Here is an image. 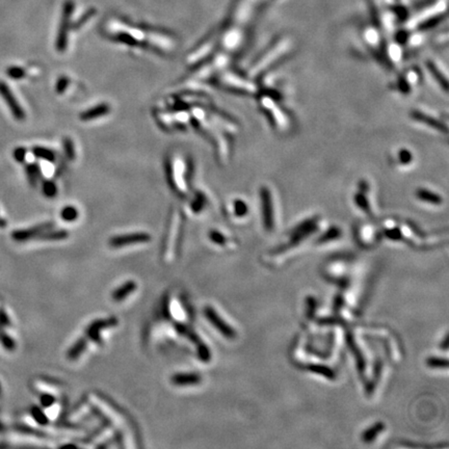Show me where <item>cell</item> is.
Instances as JSON below:
<instances>
[{"label": "cell", "mask_w": 449, "mask_h": 449, "mask_svg": "<svg viewBox=\"0 0 449 449\" xmlns=\"http://www.w3.org/2000/svg\"><path fill=\"white\" fill-rule=\"evenodd\" d=\"M287 51V46L285 44H279L276 47H273L272 49H270L269 51H267L264 56H262V58L256 63V64L253 67V72L254 74H259L261 72L265 71L267 68H269V65H271L273 63H276L280 60V58L282 56L285 54V52Z\"/></svg>", "instance_id": "6da1fadb"}, {"label": "cell", "mask_w": 449, "mask_h": 449, "mask_svg": "<svg viewBox=\"0 0 449 449\" xmlns=\"http://www.w3.org/2000/svg\"><path fill=\"white\" fill-rule=\"evenodd\" d=\"M10 326H12V321L9 319V315L4 307L0 305V345L6 352H14L16 349L14 338L6 332V328Z\"/></svg>", "instance_id": "7a4b0ae2"}, {"label": "cell", "mask_w": 449, "mask_h": 449, "mask_svg": "<svg viewBox=\"0 0 449 449\" xmlns=\"http://www.w3.org/2000/svg\"><path fill=\"white\" fill-rule=\"evenodd\" d=\"M204 315L224 337L228 339H234L236 337V331L233 327L230 326L225 321L222 320V317L217 314V312L212 308V307L206 306L204 309Z\"/></svg>", "instance_id": "3957f363"}, {"label": "cell", "mask_w": 449, "mask_h": 449, "mask_svg": "<svg viewBox=\"0 0 449 449\" xmlns=\"http://www.w3.org/2000/svg\"><path fill=\"white\" fill-rule=\"evenodd\" d=\"M260 100L262 107L268 113V115L273 120V122L277 124V126L281 129H285L288 126V119L280 108V106L276 102H273L271 98L268 96L261 97Z\"/></svg>", "instance_id": "277c9868"}, {"label": "cell", "mask_w": 449, "mask_h": 449, "mask_svg": "<svg viewBox=\"0 0 449 449\" xmlns=\"http://www.w3.org/2000/svg\"><path fill=\"white\" fill-rule=\"evenodd\" d=\"M119 323V320L116 317H109V319H102V320H96L95 321L91 322L90 325L86 327L85 331V337L87 340H92L96 343L101 342V336L100 332L104 328L116 326Z\"/></svg>", "instance_id": "5b68a950"}, {"label": "cell", "mask_w": 449, "mask_h": 449, "mask_svg": "<svg viewBox=\"0 0 449 449\" xmlns=\"http://www.w3.org/2000/svg\"><path fill=\"white\" fill-rule=\"evenodd\" d=\"M0 96L3 98L4 102L8 106L10 113H12V115L14 116V118L16 120H18V121H22V120L25 119V114L23 112V109H22L21 105L17 101L12 90L9 89L8 85L4 81H1V80H0Z\"/></svg>", "instance_id": "8992f818"}, {"label": "cell", "mask_w": 449, "mask_h": 449, "mask_svg": "<svg viewBox=\"0 0 449 449\" xmlns=\"http://www.w3.org/2000/svg\"><path fill=\"white\" fill-rule=\"evenodd\" d=\"M315 230H317V220H316V218H313V220H309V221H306V222L302 223L301 225H299L292 231L291 238L289 240V244L287 246L282 247L280 249V251H277V252H281L283 249H286V248H289V247H293V246L299 245L304 238L311 235L315 231Z\"/></svg>", "instance_id": "52a82bcc"}, {"label": "cell", "mask_w": 449, "mask_h": 449, "mask_svg": "<svg viewBox=\"0 0 449 449\" xmlns=\"http://www.w3.org/2000/svg\"><path fill=\"white\" fill-rule=\"evenodd\" d=\"M151 240V236L147 233H133V234H125L118 235L109 240V246L113 248H121L131 245L146 244Z\"/></svg>", "instance_id": "ba28073f"}, {"label": "cell", "mask_w": 449, "mask_h": 449, "mask_svg": "<svg viewBox=\"0 0 449 449\" xmlns=\"http://www.w3.org/2000/svg\"><path fill=\"white\" fill-rule=\"evenodd\" d=\"M222 82L224 85L229 86L230 89L238 91L240 93L253 94L256 91V86L253 83L237 77V76H234L232 74H227L226 76H224L222 78Z\"/></svg>", "instance_id": "9c48e42d"}, {"label": "cell", "mask_w": 449, "mask_h": 449, "mask_svg": "<svg viewBox=\"0 0 449 449\" xmlns=\"http://www.w3.org/2000/svg\"><path fill=\"white\" fill-rule=\"evenodd\" d=\"M261 204H262V216H263V224L266 230H271L273 228V210H272V200L270 192L267 189H263L261 192Z\"/></svg>", "instance_id": "30bf717a"}, {"label": "cell", "mask_w": 449, "mask_h": 449, "mask_svg": "<svg viewBox=\"0 0 449 449\" xmlns=\"http://www.w3.org/2000/svg\"><path fill=\"white\" fill-rule=\"evenodd\" d=\"M52 227V224H42L40 226L37 227H32V228H28V229H23V230H18V231H14L13 232V238L16 240V242L22 243L25 242V240L31 239V238H37L38 235H40L42 232L46 231V230L50 229Z\"/></svg>", "instance_id": "8fae6325"}, {"label": "cell", "mask_w": 449, "mask_h": 449, "mask_svg": "<svg viewBox=\"0 0 449 449\" xmlns=\"http://www.w3.org/2000/svg\"><path fill=\"white\" fill-rule=\"evenodd\" d=\"M171 382L173 385L186 387V386H195L199 385L202 382V377L195 372H190V374H177L172 377Z\"/></svg>", "instance_id": "7c38bea8"}, {"label": "cell", "mask_w": 449, "mask_h": 449, "mask_svg": "<svg viewBox=\"0 0 449 449\" xmlns=\"http://www.w3.org/2000/svg\"><path fill=\"white\" fill-rule=\"evenodd\" d=\"M137 288L136 282L134 281H128L126 283H124L123 285L120 286L119 288L115 289L112 298L115 302H122L124 301V299H126L128 295H130L133 291H135V289Z\"/></svg>", "instance_id": "4fadbf2b"}, {"label": "cell", "mask_w": 449, "mask_h": 449, "mask_svg": "<svg viewBox=\"0 0 449 449\" xmlns=\"http://www.w3.org/2000/svg\"><path fill=\"white\" fill-rule=\"evenodd\" d=\"M86 346H87V338L86 337L79 338L78 340L76 341L68 350L67 358L71 361L77 360L79 358V356L84 352Z\"/></svg>", "instance_id": "5bb4252c"}, {"label": "cell", "mask_w": 449, "mask_h": 449, "mask_svg": "<svg viewBox=\"0 0 449 449\" xmlns=\"http://www.w3.org/2000/svg\"><path fill=\"white\" fill-rule=\"evenodd\" d=\"M413 118H414L415 120H417V121L421 122V123L429 124V126H432V127H434V128H436V129H438V130H442V129H443L442 123H440L439 120L435 119L434 117H432L431 115L426 114V113H424V112H419V111L415 112V113L413 114Z\"/></svg>", "instance_id": "9a60e30c"}, {"label": "cell", "mask_w": 449, "mask_h": 449, "mask_svg": "<svg viewBox=\"0 0 449 449\" xmlns=\"http://www.w3.org/2000/svg\"><path fill=\"white\" fill-rule=\"evenodd\" d=\"M385 430V424L383 422H378L374 424L368 430H366L362 435V440L365 443H371L376 438Z\"/></svg>", "instance_id": "2e32d148"}, {"label": "cell", "mask_w": 449, "mask_h": 449, "mask_svg": "<svg viewBox=\"0 0 449 449\" xmlns=\"http://www.w3.org/2000/svg\"><path fill=\"white\" fill-rule=\"evenodd\" d=\"M109 112V107L105 104L99 105L95 108L90 109V111H86L85 113L81 114L80 118L83 121H90V120H94L96 118H99L101 116L106 115Z\"/></svg>", "instance_id": "e0dca14e"}, {"label": "cell", "mask_w": 449, "mask_h": 449, "mask_svg": "<svg viewBox=\"0 0 449 449\" xmlns=\"http://www.w3.org/2000/svg\"><path fill=\"white\" fill-rule=\"evenodd\" d=\"M69 236L68 231L64 230H58V231H44L40 235H38V239L42 240H62Z\"/></svg>", "instance_id": "ac0fdd59"}, {"label": "cell", "mask_w": 449, "mask_h": 449, "mask_svg": "<svg viewBox=\"0 0 449 449\" xmlns=\"http://www.w3.org/2000/svg\"><path fill=\"white\" fill-rule=\"evenodd\" d=\"M346 341H347V344H348V346L352 348V350H353V353L355 354V357H356V359H357V362H358V366H359V369H360V371H363L364 370V368H365V362H364V359H363V357H362V354L360 353V350H359V348H357V346H356V343H355V340H354V338H353V336L350 335V334H347L346 335Z\"/></svg>", "instance_id": "d6986e66"}, {"label": "cell", "mask_w": 449, "mask_h": 449, "mask_svg": "<svg viewBox=\"0 0 449 449\" xmlns=\"http://www.w3.org/2000/svg\"><path fill=\"white\" fill-rule=\"evenodd\" d=\"M308 369L314 374H319L328 380H335L336 379V375L333 369H331L330 367L327 366H323V365H315V364H311L308 366Z\"/></svg>", "instance_id": "ffe728a7"}, {"label": "cell", "mask_w": 449, "mask_h": 449, "mask_svg": "<svg viewBox=\"0 0 449 449\" xmlns=\"http://www.w3.org/2000/svg\"><path fill=\"white\" fill-rule=\"evenodd\" d=\"M428 68H429L430 72L435 76L436 79L439 82H441V84L444 87V90L446 91L447 90V78H446V76H444V74L442 73V70L440 69L439 65L434 62H430L428 64Z\"/></svg>", "instance_id": "44dd1931"}, {"label": "cell", "mask_w": 449, "mask_h": 449, "mask_svg": "<svg viewBox=\"0 0 449 449\" xmlns=\"http://www.w3.org/2000/svg\"><path fill=\"white\" fill-rule=\"evenodd\" d=\"M418 198L424 202H428L431 204H440L442 202V199L439 195L434 192H431L430 191H426V190L419 191Z\"/></svg>", "instance_id": "7402d4cb"}, {"label": "cell", "mask_w": 449, "mask_h": 449, "mask_svg": "<svg viewBox=\"0 0 449 449\" xmlns=\"http://www.w3.org/2000/svg\"><path fill=\"white\" fill-rule=\"evenodd\" d=\"M30 414L32 416V418L36 420L37 423L41 424V425H47L49 423V419L47 417V415L44 413V411L40 408V407H32L30 410Z\"/></svg>", "instance_id": "603a6c76"}, {"label": "cell", "mask_w": 449, "mask_h": 449, "mask_svg": "<svg viewBox=\"0 0 449 449\" xmlns=\"http://www.w3.org/2000/svg\"><path fill=\"white\" fill-rule=\"evenodd\" d=\"M426 364H428V366L431 368L446 369L448 367V361H447V359H443V358L430 357L428 360H426Z\"/></svg>", "instance_id": "cb8c5ba5"}, {"label": "cell", "mask_w": 449, "mask_h": 449, "mask_svg": "<svg viewBox=\"0 0 449 449\" xmlns=\"http://www.w3.org/2000/svg\"><path fill=\"white\" fill-rule=\"evenodd\" d=\"M340 235H341L340 230L336 227H333L330 230H327V231L319 239V243L322 244V243H326V242H331V240L338 238Z\"/></svg>", "instance_id": "d4e9b609"}, {"label": "cell", "mask_w": 449, "mask_h": 449, "mask_svg": "<svg viewBox=\"0 0 449 449\" xmlns=\"http://www.w3.org/2000/svg\"><path fill=\"white\" fill-rule=\"evenodd\" d=\"M196 352H198V357L203 362H209L211 359V353L210 349L206 344L201 342L200 344L196 345Z\"/></svg>", "instance_id": "484cf974"}, {"label": "cell", "mask_w": 449, "mask_h": 449, "mask_svg": "<svg viewBox=\"0 0 449 449\" xmlns=\"http://www.w3.org/2000/svg\"><path fill=\"white\" fill-rule=\"evenodd\" d=\"M77 216H78V211L76 210V208H74L72 206L64 207L62 211V218L64 221L73 222L76 220V218H77Z\"/></svg>", "instance_id": "4316f807"}, {"label": "cell", "mask_w": 449, "mask_h": 449, "mask_svg": "<svg viewBox=\"0 0 449 449\" xmlns=\"http://www.w3.org/2000/svg\"><path fill=\"white\" fill-rule=\"evenodd\" d=\"M32 153H34V154L37 157H39V158L45 159V160H48V161H53L54 160V154H53V153L50 150H47L45 148L36 147V148L32 149Z\"/></svg>", "instance_id": "83f0119b"}, {"label": "cell", "mask_w": 449, "mask_h": 449, "mask_svg": "<svg viewBox=\"0 0 449 449\" xmlns=\"http://www.w3.org/2000/svg\"><path fill=\"white\" fill-rule=\"evenodd\" d=\"M26 173H27V177L28 180L30 182L31 185H36L37 182V178L39 176V168L38 164H34L30 163L26 167Z\"/></svg>", "instance_id": "f1b7e54d"}, {"label": "cell", "mask_w": 449, "mask_h": 449, "mask_svg": "<svg viewBox=\"0 0 449 449\" xmlns=\"http://www.w3.org/2000/svg\"><path fill=\"white\" fill-rule=\"evenodd\" d=\"M6 74L10 78L20 79L25 76V71L20 67H10L6 70Z\"/></svg>", "instance_id": "f546056e"}, {"label": "cell", "mask_w": 449, "mask_h": 449, "mask_svg": "<svg viewBox=\"0 0 449 449\" xmlns=\"http://www.w3.org/2000/svg\"><path fill=\"white\" fill-rule=\"evenodd\" d=\"M234 213L238 217H243L248 213V206L243 201H236L234 203Z\"/></svg>", "instance_id": "4dcf8cb0"}, {"label": "cell", "mask_w": 449, "mask_h": 449, "mask_svg": "<svg viewBox=\"0 0 449 449\" xmlns=\"http://www.w3.org/2000/svg\"><path fill=\"white\" fill-rule=\"evenodd\" d=\"M43 192L47 196H53L57 194V186L52 181H46L43 184Z\"/></svg>", "instance_id": "1f68e13d"}, {"label": "cell", "mask_w": 449, "mask_h": 449, "mask_svg": "<svg viewBox=\"0 0 449 449\" xmlns=\"http://www.w3.org/2000/svg\"><path fill=\"white\" fill-rule=\"evenodd\" d=\"M209 237L211 239V242L216 244V245L224 246L227 243V238L218 231H211L210 234H209Z\"/></svg>", "instance_id": "d6a6232c"}, {"label": "cell", "mask_w": 449, "mask_h": 449, "mask_svg": "<svg viewBox=\"0 0 449 449\" xmlns=\"http://www.w3.org/2000/svg\"><path fill=\"white\" fill-rule=\"evenodd\" d=\"M40 401L43 408H49L54 403V401H56V397L51 395V394L44 393L40 396Z\"/></svg>", "instance_id": "836d02e7"}, {"label": "cell", "mask_w": 449, "mask_h": 449, "mask_svg": "<svg viewBox=\"0 0 449 449\" xmlns=\"http://www.w3.org/2000/svg\"><path fill=\"white\" fill-rule=\"evenodd\" d=\"M26 153H27V151H26L25 148L19 147V148H16V149L14 150V154H13V155H14V158H15L16 161H18V162H23V161L25 160Z\"/></svg>", "instance_id": "e575fe53"}, {"label": "cell", "mask_w": 449, "mask_h": 449, "mask_svg": "<svg viewBox=\"0 0 449 449\" xmlns=\"http://www.w3.org/2000/svg\"><path fill=\"white\" fill-rule=\"evenodd\" d=\"M385 235L391 240H399L401 238V232L399 229H389L385 231Z\"/></svg>", "instance_id": "d590c367"}, {"label": "cell", "mask_w": 449, "mask_h": 449, "mask_svg": "<svg viewBox=\"0 0 449 449\" xmlns=\"http://www.w3.org/2000/svg\"><path fill=\"white\" fill-rule=\"evenodd\" d=\"M397 157H398L397 158L398 162L401 163V164H407V163L409 164L410 161L412 160V156H411L409 151H400V152H398Z\"/></svg>", "instance_id": "8d00e7d4"}, {"label": "cell", "mask_w": 449, "mask_h": 449, "mask_svg": "<svg viewBox=\"0 0 449 449\" xmlns=\"http://www.w3.org/2000/svg\"><path fill=\"white\" fill-rule=\"evenodd\" d=\"M441 347H442L444 350H447V348H448V334L445 336L444 340H443V343L441 344Z\"/></svg>", "instance_id": "74e56055"}, {"label": "cell", "mask_w": 449, "mask_h": 449, "mask_svg": "<svg viewBox=\"0 0 449 449\" xmlns=\"http://www.w3.org/2000/svg\"><path fill=\"white\" fill-rule=\"evenodd\" d=\"M1 394H2V385H1V382H0V397H1Z\"/></svg>", "instance_id": "f35d334b"}, {"label": "cell", "mask_w": 449, "mask_h": 449, "mask_svg": "<svg viewBox=\"0 0 449 449\" xmlns=\"http://www.w3.org/2000/svg\"><path fill=\"white\" fill-rule=\"evenodd\" d=\"M4 225H5V222H3L2 220H0V227H4Z\"/></svg>", "instance_id": "ab89813d"}]
</instances>
